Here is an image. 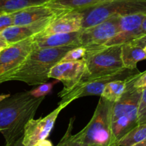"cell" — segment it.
Returning a JSON list of instances; mask_svg holds the SVG:
<instances>
[{
  "instance_id": "ba28073f",
  "label": "cell",
  "mask_w": 146,
  "mask_h": 146,
  "mask_svg": "<svg viewBox=\"0 0 146 146\" xmlns=\"http://www.w3.org/2000/svg\"><path fill=\"white\" fill-rule=\"evenodd\" d=\"M119 17H112L98 25L81 29L80 47L87 49L105 45L119 32Z\"/></svg>"
},
{
  "instance_id": "6da1fadb",
  "label": "cell",
  "mask_w": 146,
  "mask_h": 146,
  "mask_svg": "<svg viewBox=\"0 0 146 146\" xmlns=\"http://www.w3.org/2000/svg\"><path fill=\"white\" fill-rule=\"evenodd\" d=\"M44 98H35L30 91H25L0 101V133L6 145L13 144L23 136L25 125L34 118Z\"/></svg>"
},
{
  "instance_id": "7a4b0ae2",
  "label": "cell",
  "mask_w": 146,
  "mask_h": 146,
  "mask_svg": "<svg viewBox=\"0 0 146 146\" xmlns=\"http://www.w3.org/2000/svg\"><path fill=\"white\" fill-rule=\"evenodd\" d=\"M75 47H78L35 49L19 67L0 76V84L9 81H20L33 86L45 83L51 69Z\"/></svg>"
},
{
  "instance_id": "8fae6325",
  "label": "cell",
  "mask_w": 146,
  "mask_h": 146,
  "mask_svg": "<svg viewBox=\"0 0 146 146\" xmlns=\"http://www.w3.org/2000/svg\"><path fill=\"white\" fill-rule=\"evenodd\" d=\"M85 65L83 58L74 62H60L51 69L48 78L61 81L64 85L62 91L69 90L82 79Z\"/></svg>"
},
{
  "instance_id": "9c48e42d",
  "label": "cell",
  "mask_w": 146,
  "mask_h": 146,
  "mask_svg": "<svg viewBox=\"0 0 146 146\" xmlns=\"http://www.w3.org/2000/svg\"><path fill=\"white\" fill-rule=\"evenodd\" d=\"M67 105L66 103L61 104L45 117L36 120L31 119L25 125L22 136L24 146H36L39 143L47 139L54 127L59 114Z\"/></svg>"
},
{
  "instance_id": "9a60e30c",
  "label": "cell",
  "mask_w": 146,
  "mask_h": 146,
  "mask_svg": "<svg viewBox=\"0 0 146 146\" xmlns=\"http://www.w3.org/2000/svg\"><path fill=\"white\" fill-rule=\"evenodd\" d=\"M53 17L38 21L25 26H11L0 32V35L8 44H12L27 40L42 32L49 25Z\"/></svg>"
},
{
  "instance_id": "f1b7e54d",
  "label": "cell",
  "mask_w": 146,
  "mask_h": 146,
  "mask_svg": "<svg viewBox=\"0 0 146 146\" xmlns=\"http://www.w3.org/2000/svg\"><path fill=\"white\" fill-rule=\"evenodd\" d=\"M144 35H146V15L143 19L141 27H140V36H143Z\"/></svg>"
},
{
  "instance_id": "ffe728a7",
  "label": "cell",
  "mask_w": 146,
  "mask_h": 146,
  "mask_svg": "<svg viewBox=\"0 0 146 146\" xmlns=\"http://www.w3.org/2000/svg\"><path fill=\"white\" fill-rule=\"evenodd\" d=\"M139 73V72H138ZM133 75V76H135ZM133 77L127 80H114L109 82L105 86L102 95H100L107 100L112 102H115L121 98L122 95L127 88L129 81Z\"/></svg>"
},
{
  "instance_id": "d4e9b609",
  "label": "cell",
  "mask_w": 146,
  "mask_h": 146,
  "mask_svg": "<svg viewBox=\"0 0 146 146\" xmlns=\"http://www.w3.org/2000/svg\"><path fill=\"white\" fill-rule=\"evenodd\" d=\"M146 123V88L143 89L138 105L137 123L138 125Z\"/></svg>"
},
{
  "instance_id": "4fadbf2b",
  "label": "cell",
  "mask_w": 146,
  "mask_h": 146,
  "mask_svg": "<svg viewBox=\"0 0 146 146\" xmlns=\"http://www.w3.org/2000/svg\"><path fill=\"white\" fill-rule=\"evenodd\" d=\"M82 13L80 11L72 10L65 12L52 18L51 22L40 33L36 35L66 34L79 32L82 29Z\"/></svg>"
},
{
  "instance_id": "4dcf8cb0",
  "label": "cell",
  "mask_w": 146,
  "mask_h": 146,
  "mask_svg": "<svg viewBox=\"0 0 146 146\" xmlns=\"http://www.w3.org/2000/svg\"><path fill=\"white\" fill-rule=\"evenodd\" d=\"M36 146H53V145H52V143H51V141L45 139V140H42V141H41L40 143H39Z\"/></svg>"
},
{
  "instance_id": "3957f363",
  "label": "cell",
  "mask_w": 146,
  "mask_h": 146,
  "mask_svg": "<svg viewBox=\"0 0 146 146\" xmlns=\"http://www.w3.org/2000/svg\"><path fill=\"white\" fill-rule=\"evenodd\" d=\"M140 73L130 80L123 95L113 104L111 117L113 146H118L122 138L138 125L137 111L143 89L135 88L134 82Z\"/></svg>"
},
{
  "instance_id": "d590c367",
  "label": "cell",
  "mask_w": 146,
  "mask_h": 146,
  "mask_svg": "<svg viewBox=\"0 0 146 146\" xmlns=\"http://www.w3.org/2000/svg\"><path fill=\"white\" fill-rule=\"evenodd\" d=\"M2 52V51H0V52Z\"/></svg>"
},
{
  "instance_id": "8d00e7d4",
  "label": "cell",
  "mask_w": 146,
  "mask_h": 146,
  "mask_svg": "<svg viewBox=\"0 0 146 146\" xmlns=\"http://www.w3.org/2000/svg\"><path fill=\"white\" fill-rule=\"evenodd\" d=\"M0 13H1V12H0Z\"/></svg>"
},
{
  "instance_id": "484cf974",
  "label": "cell",
  "mask_w": 146,
  "mask_h": 146,
  "mask_svg": "<svg viewBox=\"0 0 146 146\" xmlns=\"http://www.w3.org/2000/svg\"><path fill=\"white\" fill-rule=\"evenodd\" d=\"M13 25V13H0V32Z\"/></svg>"
},
{
  "instance_id": "ac0fdd59",
  "label": "cell",
  "mask_w": 146,
  "mask_h": 146,
  "mask_svg": "<svg viewBox=\"0 0 146 146\" xmlns=\"http://www.w3.org/2000/svg\"><path fill=\"white\" fill-rule=\"evenodd\" d=\"M104 0H50L47 3L64 11H81L103 2Z\"/></svg>"
},
{
  "instance_id": "836d02e7",
  "label": "cell",
  "mask_w": 146,
  "mask_h": 146,
  "mask_svg": "<svg viewBox=\"0 0 146 146\" xmlns=\"http://www.w3.org/2000/svg\"><path fill=\"white\" fill-rule=\"evenodd\" d=\"M9 96H10L9 94H7V95H0V101L3 100H5V98H8Z\"/></svg>"
},
{
  "instance_id": "4316f807",
  "label": "cell",
  "mask_w": 146,
  "mask_h": 146,
  "mask_svg": "<svg viewBox=\"0 0 146 146\" xmlns=\"http://www.w3.org/2000/svg\"><path fill=\"white\" fill-rule=\"evenodd\" d=\"M134 87L139 89H144L146 88V70L140 72L134 82Z\"/></svg>"
},
{
  "instance_id": "277c9868",
  "label": "cell",
  "mask_w": 146,
  "mask_h": 146,
  "mask_svg": "<svg viewBox=\"0 0 146 146\" xmlns=\"http://www.w3.org/2000/svg\"><path fill=\"white\" fill-rule=\"evenodd\" d=\"M85 71L80 81L112 75L123 70L121 46H100L87 48L84 57Z\"/></svg>"
},
{
  "instance_id": "5b68a950",
  "label": "cell",
  "mask_w": 146,
  "mask_h": 146,
  "mask_svg": "<svg viewBox=\"0 0 146 146\" xmlns=\"http://www.w3.org/2000/svg\"><path fill=\"white\" fill-rule=\"evenodd\" d=\"M82 29L98 25L114 16L146 14V0H104L81 10Z\"/></svg>"
},
{
  "instance_id": "7c38bea8",
  "label": "cell",
  "mask_w": 146,
  "mask_h": 146,
  "mask_svg": "<svg viewBox=\"0 0 146 146\" xmlns=\"http://www.w3.org/2000/svg\"><path fill=\"white\" fill-rule=\"evenodd\" d=\"M145 15L146 14H133L119 17V32L104 46H121L139 37L140 27Z\"/></svg>"
},
{
  "instance_id": "7402d4cb",
  "label": "cell",
  "mask_w": 146,
  "mask_h": 146,
  "mask_svg": "<svg viewBox=\"0 0 146 146\" xmlns=\"http://www.w3.org/2000/svg\"><path fill=\"white\" fill-rule=\"evenodd\" d=\"M75 118H71L65 134L57 146H85L80 131L75 135L72 134Z\"/></svg>"
},
{
  "instance_id": "d6986e66",
  "label": "cell",
  "mask_w": 146,
  "mask_h": 146,
  "mask_svg": "<svg viewBox=\"0 0 146 146\" xmlns=\"http://www.w3.org/2000/svg\"><path fill=\"white\" fill-rule=\"evenodd\" d=\"M50 0H0V12L15 13L22 9L44 5Z\"/></svg>"
},
{
  "instance_id": "5bb4252c",
  "label": "cell",
  "mask_w": 146,
  "mask_h": 146,
  "mask_svg": "<svg viewBox=\"0 0 146 146\" xmlns=\"http://www.w3.org/2000/svg\"><path fill=\"white\" fill-rule=\"evenodd\" d=\"M68 11L57 9L48 3L31 7L13 13V23L15 26H25L38 21L58 16Z\"/></svg>"
},
{
  "instance_id": "52a82bcc",
  "label": "cell",
  "mask_w": 146,
  "mask_h": 146,
  "mask_svg": "<svg viewBox=\"0 0 146 146\" xmlns=\"http://www.w3.org/2000/svg\"><path fill=\"white\" fill-rule=\"evenodd\" d=\"M140 72L135 70H130L125 68L120 71L112 74L89 78L85 80L80 81L75 86L67 91H61L58 93V96L61 98L59 105L67 104L70 105L72 102L77 99L86 96L102 95L105 86L109 82L114 80H123L131 78Z\"/></svg>"
},
{
  "instance_id": "30bf717a",
  "label": "cell",
  "mask_w": 146,
  "mask_h": 146,
  "mask_svg": "<svg viewBox=\"0 0 146 146\" xmlns=\"http://www.w3.org/2000/svg\"><path fill=\"white\" fill-rule=\"evenodd\" d=\"M33 50L32 37L9 44L4 49L0 52V76L19 67Z\"/></svg>"
},
{
  "instance_id": "d6a6232c",
  "label": "cell",
  "mask_w": 146,
  "mask_h": 146,
  "mask_svg": "<svg viewBox=\"0 0 146 146\" xmlns=\"http://www.w3.org/2000/svg\"><path fill=\"white\" fill-rule=\"evenodd\" d=\"M133 146H146V139L139 142V143H136V144H135Z\"/></svg>"
},
{
  "instance_id": "1f68e13d",
  "label": "cell",
  "mask_w": 146,
  "mask_h": 146,
  "mask_svg": "<svg viewBox=\"0 0 146 146\" xmlns=\"http://www.w3.org/2000/svg\"><path fill=\"white\" fill-rule=\"evenodd\" d=\"M5 146H24L23 143H22V137L19 138V140H17L16 142L13 143V144L10 145H5Z\"/></svg>"
},
{
  "instance_id": "603a6c76",
  "label": "cell",
  "mask_w": 146,
  "mask_h": 146,
  "mask_svg": "<svg viewBox=\"0 0 146 146\" xmlns=\"http://www.w3.org/2000/svg\"><path fill=\"white\" fill-rule=\"evenodd\" d=\"M86 53V48L83 47H75L70 50L65 54V55L61 59L60 62H74L82 60L84 58Z\"/></svg>"
},
{
  "instance_id": "e575fe53",
  "label": "cell",
  "mask_w": 146,
  "mask_h": 146,
  "mask_svg": "<svg viewBox=\"0 0 146 146\" xmlns=\"http://www.w3.org/2000/svg\"><path fill=\"white\" fill-rule=\"evenodd\" d=\"M143 49H144L145 52V53H146V46H145V47H144V48H143Z\"/></svg>"
},
{
  "instance_id": "44dd1931",
  "label": "cell",
  "mask_w": 146,
  "mask_h": 146,
  "mask_svg": "<svg viewBox=\"0 0 146 146\" xmlns=\"http://www.w3.org/2000/svg\"><path fill=\"white\" fill-rule=\"evenodd\" d=\"M146 139V123L137 125L119 142L118 146H133Z\"/></svg>"
},
{
  "instance_id": "83f0119b",
  "label": "cell",
  "mask_w": 146,
  "mask_h": 146,
  "mask_svg": "<svg viewBox=\"0 0 146 146\" xmlns=\"http://www.w3.org/2000/svg\"><path fill=\"white\" fill-rule=\"evenodd\" d=\"M128 43H131V44H135V45L139 46L142 48H144L145 46H146V35L139 36V37L132 40L131 42Z\"/></svg>"
},
{
  "instance_id": "2e32d148",
  "label": "cell",
  "mask_w": 146,
  "mask_h": 146,
  "mask_svg": "<svg viewBox=\"0 0 146 146\" xmlns=\"http://www.w3.org/2000/svg\"><path fill=\"white\" fill-rule=\"evenodd\" d=\"M80 31L66 34H54V35H35L33 38L35 49L53 48V47L75 46L80 47Z\"/></svg>"
},
{
  "instance_id": "cb8c5ba5",
  "label": "cell",
  "mask_w": 146,
  "mask_h": 146,
  "mask_svg": "<svg viewBox=\"0 0 146 146\" xmlns=\"http://www.w3.org/2000/svg\"><path fill=\"white\" fill-rule=\"evenodd\" d=\"M59 81L55 80L54 81L51 82H48V83H44L42 84V85H38V87L35 89L32 90L30 91L31 95H32L35 98H42V97H45L47 94L50 93V92L52 90L53 87L55 85L56 83H57Z\"/></svg>"
},
{
  "instance_id": "f546056e",
  "label": "cell",
  "mask_w": 146,
  "mask_h": 146,
  "mask_svg": "<svg viewBox=\"0 0 146 146\" xmlns=\"http://www.w3.org/2000/svg\"><path fill=\"white\" fill-rule=\"evenodd\" d=\"M9 46L8 43L4 40V38L2 36V35H0V51H2L4 49L7 47Z\"/></svg>"
},
{
  "instance_id": "e0dca14e",
  "label": "cell",
  "mask_w": 146,
  "mask_h": 146,
  "mask_svg": "<svg viewBox=\"0 0 146 146\" xmlns=\"http://www.w3.org/2000/svg\"><path fill=\"white\" fill-rule=\"evenodd\" d=\"M121 58L124 67L135 70L139 62L146 60V53L142 47L126 43L121 45Z\"/></svg>"
},
{
  "instance_id": "8992f818",
  "label": "cell",
  "mask_w": 146,
  "mask_h": 146,
  "mask_svg": "<svg viewBox=\"0 0 146 146\" xmlns=\"http://www.w3.org/2000/svg\"><path fill=\"white\" fill-rule=\"evenodd\" d=\"M113 104L100 96L92 118L80 131L85 146H113L111 129Z\"/></svg>"
}]
</instances>
